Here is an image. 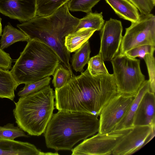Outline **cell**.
Segmentation results:
<instances>
[{"instance_id": "6da1fadb", "label": "cell", "mask_w": 155, "mask_h": 155, "mask_svg": "<svg viewBox=\"0 0 155 155\" xmlns=\"http://www.w3.org/2000/svg\"><path fill=\"white\" fill-rule=\"evenodd\" d=\"M113 74L92 76L87 68L55 89L54 106L58 110L84 112L99 115L105 106L118 94Z\"/></svg>"}, {"instance_id": "7a4b0ae2", "label": "cell", "mask_w": 155, "mask_h": 155, "mask_svg": "<svg viewBox=\"0 0 155 155\" xmlns=\"http://www.w3.org/2000/svg\"><path fill=\"white\" fill-rule=\"evenodd\" d=\"M79 19L70 13L68 2L51 15H37L17 26L30 40H38L51 47L58 55L61 64L70 71L73 77L74 75L70 63V53L65 46V40L66 36L75 31Z\"/></svg>"}, {"instance_id": "3957f363", "label": "cell", "mask_w": 155, "mask_h": 155, "mask_svg": "<svg viewBox=\"0 0 155 155\" xmlns=\"http://www.w3.org/2000/svg\"><path fill=\"white\" fill-rule=\"evenodd\" d=\"M98 116L84 112L58 110L44 132L46 146L56 151L71 150L78 142L98 132Z\"/></svg>"}, {"instance_id": "277c9868", "label": "cell", "mask_w": 155, "mask_h": 155, "mask_svg": "<svg viewBox=\"0 0 155 155\" xmlns=\"http://www.w3.org/2000/svg\"><path fill=\"white\" fill-rule=\"evenodd\" d=\"M61 63L58 55L51 47L33 39L27 42L10 71L19 86L53 75Z\"/></svg>"}, {"instance_id": "5b68a950", "label": "cell", "mask_w": 155, "mask_h": 155, "mask_svg": "<svg viewBox=\"0 0 155 155\" xmlns=\"http://www.w3.org/2000/svg\"><path fill=\"white\" fill-rule=\"evenodd\" d=\"M55 91L50 85L21 97L14 102L13 114L18 126L31 135L44 133L54 109Z\"/></svg>"}, {"instance_id": "8992f818", "label": "cell", "mask_w": 155, "mask_h": 155, "mask_svg": "<svg viewBox=\"0 0 155 155\" xmlns=\"http://www.w3.org/2000/svg\"><path fill=\"white\" fill-rule=\"evenodd\" d=\"M111 62L118 93L135 96L145 80L140 60L119 53Z\"/></svg>"}, {"instance_id": "52a82bcc", "label": "cell", "mask_w": 155, "mask_h": 155, "mask_svg": "<svg viewBox=\"0 0 155 155\" xmlns=\"http://www.w3.org/2000/svg\"><path fill=\"white\" fill-rule=\"evenodd\" d=\"M144 45L155 46V16L151 13L140 15L137 21L131 23L126 28L119 53L124 54L132 48Z\"/></svg>"}, {"instance_id": "ba28073f", "label": "cell", "mask_w": 155, "mask_h": 155, "mask_svg": "<svg viewBox=\"0 0 155 155\" xmlns=\"http://www.w3.org/2000/svg\"><path fill=\"white\" fill-rule=\"evenodd\" d=\"M131 129L114 130L105 133H98L84 140L72 148L71 155L112 154L116 146Z\"/></svg>"}, {"instance_id": "9c48e42d", "label": "cell", "mask_w": 155, "mask_h": 155, "mask_svg": "<svg viewBox=\"0 0 155 155\" xmlns=\"http://www.w3.org/2000/svg\"><path fill=\"white\" fill-rule=\"evenodd\" d=\"M135 96L118 93L110 100L99 115L98 133H105L114 130L125 114Z\"/></svg>"}, {"instance_id": "30bf717a", "label": "cell", "mask_w": 155, "mask_h": 155, "mask_svg": "<svg viewBox=\"0 0 155 155\" xmlns=\"http://www.w3.org/2000/svg\"><path fill=\"white\" fill-rule=\"evenodd\" d=\"M120 21L110 18L100 30V47L99 54L104 61H110L118 54L123 38Z\"/></svg>"}, {"instance_id": "8fae6325", "label": "cell", "mask_w": 155, "mask_h": 155, "mask_svg": "<svg viewBox=\"0 0 155 155\" xmlns=\"http://www.w3.org/2000/svg\"><path fill=\"white\" fill-rule=\"evenodd\" d=\"M155 126H134L123 137L113 150L114 155L132 154L148 142L154 136L153 128Z\"/></svg>"}, {"instance_id": "7c38bea8", "label": "cell", "mask_w": 155, "mask_h": 155, "mask_svg": "<svg viewBox=\"0 0 155 155\" xmlns=\"http://www.w3.org/2000/svg\"><path fill=\"white\" fill-rule=\"evenodd\" d=\"M36 0H0V13L23 22L37 16Z\"/></svg>"}, {"instance_id": "4fadbf2b", "label": "cell", "mask_w": 155, "mask_h": 155, "mask_svg": "<svg viewBox=\"0 0 155 155\" xmlns=\"http://www.w3.org/2000/svg\"><path fill=\"white\" fill-rule=\"evenodd\" d=\"M155 93L147 91L141 98L136 112L134 126H155Z\"/></svg>"}, {"instance_id": "5bb4252c", "label": "cell", "mask_w": 155, "mask_h": 155, "mask_svg": "<svg viewBox=\"0 0 155 155\" xmlns=\"http://www.w3.org/2000/svg\"><path fill=\"white\" fill-rule=\"evenodd\" d=\"M54 153L41 151L26 142L0 137V155H51Z\"/></svg>"}, {"instance_id": "9a60e30c", "label": "cell", "mask_w": 155, "mask_h": 155, "mask_svg": "<svg viewBox=\"0 0 155 155\" xmlns=\"http://www.w3.org/2000/svg\"><path fill=\"white\" fill-rule=\"evenodd\" d=\"M148 91H150L149 81V80H145L139 88L125 114L114 130L131 129L134 127V118L139 103L144 94Z\"/></svg>"}, {"instance_id": "2e32d148", "label": "cell", "mask_w": 155, "mask_h": 155, "mask_svg": "<svg viewBox=\"0 0 155 155\" xmlns=\"http://www.w3.org/2000/svg\"><path fill=\"white\" fill-rule=\"evenodd\" d=\"M106 2L120 18L134 23L140 15L137 7L129 0H105Z\"/></svg>"}, {"instance_id": "e0dca14e", "label": "cell", "mask_w": 155, "mask_h": 155, "mask_svg": "<svg viewBox=\"0 0 155 155\" xmlns=\"http://www.w3.org/2000/svg\"><path fill=\"white\" fill-rule=\"evenodd\" d=\"M96 30L92 28H82L65 37L64 45L70 52L75 51L92 36Z\"/></svg>"}, {"instance_id": "ac0fdd59", "label": "cell", "mask_w": 155, "mask_h": 155, "mask_svg": "<svg viewBox=\"0 0 155 155\" xmlns=\"http://www.w3.org/2000/svg\"><path fill=\"white\" fill-rule=\"evenodd\" d=\"M2 31L0 48L3 50L17 42H28L30 40L26 34L21 30L14 27L9 23L5 27Z\"/></svg>"}, {"instance_id": "d6986e66", "label": "cell", "mask_w": 155, "mask_h": 155, "mask_svg": "<svg viewBox=\"0 0 155 155\" xmlns=\"http://www.w3.org/2000/svg\"><path fill=\"white\" fill-rule=\"evenodd\" d=\"M18 86L10 71L0 68V98L13 101Z\"/></svg>"}, {"instance_id": "ffe728a7", "label": "cell", "mask_w": 155, "mask_h": 155, "mask_svg": "<svg viewBox=\"0 0 155 155\" xmlns=\"http://www.w3.org/2000/svg\"><path fill=\"white\" fill-rule=\"evenodd\" d=\"M91 50L88 40L77 50L71 59V66L76 72H82L89 61Z\"/></svg>"}, {"instance_id": "44dd1931", "label": "cell", "mask_w": 155, "mask_h": 155, "mask_svg": "<svg viewBox=\"0 0 155 155\" xmlns=\"http://www.w3.org/2000/svg\"><path fill=\"white\" fill-rule=\"evenodd\" d=\"M104 22L102 12L99 13L90 12L79 19L75 31L82 28H92L96 31H100Z\"/></svg>"}, {"instance_id": "7402d4cb", "label": "cell", "mask_w": 155, "mask_h": 155, "mask_svg": "<svg viewBox=\"0 0 155 155\" xmlns=\"http://www.w3.org/2000/svg\"><path fill=\"white\" fill-rule=\"evenodd\" d=\"M70 0H36L37 15H51Z\"/></svg>"}, {"instance_id": "603a6c76", "label": "cell", "mask_w": 155, "mask_h": 155, "mask_svg": "<svg viewBox=\"0 0 155 155\" xmlns=\"http://www.w3.org/2000/svg\"><path fill=\"white\" fill-rule=\"evenodd\" d=\"M87 64V68L92 76H95L109 74L104 64V61L99 53L90 58Z\"/></svg>"}, {"instance_id": "cb8c5ba5", "label": "cell", "mask_w": 155, "mask_h": 155, "mask_svg": "<svg viewBox=\"0 0 155 155\" xmlns=\"http://www.w3.org/2000/svg\"><path fill=\"white\" fill-rule=\"evenodd\" d=\"M52 83L55 89H59L65 85L72 77L70 71L60 64L53 75Z\"/></svg>"}, {"instance_id": "d4e9b609", "label": "cell", "mask_w": 155, "mask_h": 155, "mask_svg": "<svg viewBox=\"0 0 155 155\" xmlns=\"http://www.w3.org/2000/svg\"><path fill=\"white\" fill-rule=\"evenodd\" d=\"M51 80V78L48 76L33 82L26 84L18 92V95L21 97L37 92L49 85Z\"/></svg>"}, {"instance_id": "484cf974", "label": "cell", "mask_w": 155, "mask_h": 155, "mask_svg": "<svg viewBox=\"0 0 155 155\" xmlns=\"http://www.w3.org/2000/svg\"><path fill=\"white\" fill-rule=\"evenodd\" d=\"M100 0H70L68 2L71 11H81L87 13L91 12L92 9Z\"/></svg>"}, {"instance_id": "4316f807", "label": "cell", "mask_w": 155, "mask_h": 155, "mask_svg": "<svg viewBox=\"0 0 155 155\" xmlns=\"http://www.w3.org/2000/svg\"><path fill=\"white\" fill-rule=\"evenodd\" d=\"M25 131L18 126H15L14 124L8 123L3 126H0V137L14 140L19 137H26Z\"/></svg>"}, {"instance_id": "83f0119b", "label": "cell", "mask_w": 155, "mask_h": 155, "mask_svg": "<svg viewBox=\"0 0 155 155\" xmlns=\"http://www.w3.org/2000/svg\"><path fill=\"white\" fill-rule=\"evenodd\" d=\"M147 68L150 83V91L155 93V58L153 54H147L143 58Z\"/></svg>"}, {"instance_id": "f1b7e54d", "label": "cell", "mask_w": 155, "mask_h": 155, "mask_svg": "<svg viewBox=\"0 0 155 155\" xmlns=\"http://www.w3.org/2000/svg\"><path fill=\"white\" fill-rule=\"evenodd\" d=\"M155 46L150 45H144L140 46L127 51L125 54L129 57L136 58L137 57L143 58L147 54H153Z\"/></svg>"}, {"instance_id": "f546056e", "label": "cell", "mask_w": 155, "mask_h": 155, "mask_svg": "<svg viewBox=\"0 0 155 155\" xmlns=\"http://www.w3.org/2000/svg\"><path fill=\"white\" fill-rule=\"evenodd\" d=\"M137 8L140 15L150 13L155 5V0H129Z\"/></svg>"}, {"instance_id": "4dcf8cb0", "label": "cell", "mask_w": 155, "mask_h": 155, "mask_svg": "<svg viewBox=\"0 0 155 155\" xmlns=\"http://www.w3.org/2000/svg\"><path fill=\"white\" fill-rule=\"evenodd\" d=\"M12 62L9 54L0 48V68L9 70L12 68Z\"/></svg>"}, {"instance_id": "1f68e13d", "label": "cell", "mask_w": 155, "mask_h": 155, "mask_svg": "<svg viewBox=\"0 0 155 155\" xmlns=\"http://www.w3.org/2000/svg\"><path fill=\"white\" fill-rule=\"evenodd\" d=\"M1 18L0 17V36H1L2 32V25L1 23Z\"/></svg>"}]
</instances>
